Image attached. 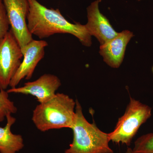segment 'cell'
<instances>
[{"label":"cell","mask_w":153,"mask_h":153,"mask_svg":"<svg viewBox=\"0 0 153 153\" xmlns=\"http://www.w3.org/2000/svg\"><path fill=\"white\" fill-rule=\"evenodd\" d=\"M30 5L27 16L28 30L40 39L56 34H69L75 36L86 47L91 45V36L85 25L68 22L59 9H49L37 0H28Z\"/></svg>","instance_id":"6da1fadb"},{"label":"cell","mask_w":153,"mask_h":153,"mask_svg":"<svg viewBox=\"0 0 153 153\" xmlns=\"http://www.w3.org/2000/svg\"><path fill=\"white\" fill-rule=\"evenodd\" d=\"M76 101L63 93H56L52 99L38 105L32 120L40 131L71 128L75 115Z\"/></svg>","instance_id":"7a4b0ae2"},{"label":"cell","mask_w":153,"mask_h":153,"mask_svg":"<svg viewBox=\"0 0 153 153\" xmlns=\"http://www.w3.org/2000/svg\"><path fill=\"white\" fill-rule=\"evenodd\" d=\"M75 115L71 129L73 139L65 153H114L109 145L108 134L102 131L94 123L84 117L79 101L76 100Z\"/></svg>","instance_id":"3957f363"},{"label":"cell","mask_w":153,"mask_h":153,"mask_svg":"<svg viewBox=\"0 0 153 153\" xmlns=\"http://www.w3.org/2000/svg\"><path fill=\"white\" fill-rule=\"evenodd\" d=\"M152 115L151 107L130 97L124 114L119 118L114 130L108 133L110 141L130 146L139 129Z\"/></svg>","instance_id":"277c9868"},{"label":"cell","mask_w":153,"mask_h":153,"mask_svg":"<svg viewBox=\"0 0 153 153\" xmlns=\"http://www.w3.org/2000/svg\"><path fill=\"white\" fill-rule=\"evenodd\" d=\"M22 49L10 29L0 41V89L6 90L22 61Z\"/></svg>","instance_id":"5b68a950"},{"label":"cell","mask_w":153,"mask_h":153,"mask_svg":"<svg viewBox=\"0 0 153 153\" xmlns=\"http://www.w3.org/2000/svg\"><path fill=\"white\" fill-rule=\"evenodd\" d=\"M10 22V29L16 37L22 52L33 41V35L27 25L30 5L28 0H3Z\"/></svg>","instance_id":"8992f818"},{"label":"cell","mask_w":153,"mask_h":153,"mask_svg":"<svg viewBox=\"0 0 153 153\" xmlns=\"http://www.w3.org/2000/svg\"><path fill=\"white\" fill-rule=\"evenodd\" d=\"M48 45L47 41L33 40L26 46L22 51L24 60L10 83L11 88L16 87L25 78L28 80L32 78L36 66L44 58L45 48Z\"/></svg>","instance_id":"52a82bcc"},{"label":"cell","mask_w":153,"mask_h":153,"mask_svg":"<svg viewBox=\"0 0 153 153\" xmlns=\"http://www.w3.org/2000/svg\"><path fill=\"white\" fill-rule=\"evenodd\" d=\"M61 85V81L58 76L54 74H45L35 81L26 82L22 87L10 88L7 91L8 93L33 96L41 103L54 97Z\"/></svg>","instance_id":"ba28073f"},{"label":"cell","mask_w":153,"mask_h":153,"mask_svg":"<svg viewBox=\"0 0 153 153\" xmlns=\"http://www.w3.org/2000/svg\"><path fill=\"white\" fill-rule=\"evenodd\" d=\"M100 1L97 0L87 8L88 22L85 27L91 36H95L100 45L105 44L118 35L107 19L99 9Z\"/></svg>","instance_id":"9c48e42d"},{"label":"cell","mask_w":153,"mask_h":153,"mask_svg":"<svg viewBox=\"0 0 153 153\" xmlns=\"http://www.w3.org/2000/svg\"><path fill=\"white\" fill-rule=\"evenodd\" d=\"M133 36L128 30H124L114 38L101 45L100 53L111 67L118 68L123 61L127 45Z\"/></svg>","instance_id":"30bf717a"},{"label":"cell","mask_w":153,"mask_h":153,"mask_svg":"<svg viewBox=\"0 0 153 153\" xmlns=\"http://www.w3.org/2000/svg\"><path fill=\"white\" fill-rule=\"evenodd\" d=\"M7 124L4 127H0V153H17L25 147L24 139L20 134H14L11 127L16 118L8 114L6 116Z\"/></svg>","instance_id":"8fae6325"},{"label":"cell","mask_w":153,"mask_h":153,"mask_svg":"<svg viewBox=\"0 0 153 153\" xmlns=\"http://www.w3.org/2000/svg\"><path fill=\"white\" fill-rule=\"evenodd\" d=\"M17 108L9 97L7 91L0 89V122L3 121L8 114L16 113Z\"/></svg>","instance_id":"7c38bea8"},{"label":"cell","mask_w":153,"mask_h":153,"mask_svg":"<svg viewBox=\"0 0 153 153\" xmlns=\"http://www.w3.org/2000/svg\"><path fill=\"white\" fill-rule=\"evenodd\" d=\"M132 150L134 153H153V133L145 134L138 138Z\"/></svg>","instance_id":"4fadbf2b"},{"label":"cell","mask_w":153,"mask_h":153,"mask_svg":"<svg viewBox=\"0 0 153 153\" xmlns=\"http://www.w3.org/2000/svg\"><path fill=\"white\" fill-rule=\"evenodd\" d=\"M10 24L3 0H0V41L10 30Z\"/></svg>","instance_id":"5bb4252c"},{"label":"cell","mask_w":153,"mask_h":153,"mask_svg":"<svg viewBox=\"0 0 153 153\" xmlns=\"http://www.w3.org/2000/svg\"><path fill=\"white\" fill-rule=\"evenodd\" d=\"M126 153H134L132 150V149L130 147H128L127 149Z\"/></svg>","instance_id":"9a60e30c"}]
</instances>
